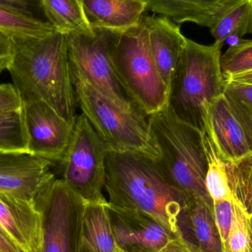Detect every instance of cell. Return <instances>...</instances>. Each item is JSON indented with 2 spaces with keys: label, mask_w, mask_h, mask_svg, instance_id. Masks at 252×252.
<instances>
[{
  "label": "cell",
  "mask_w": 252,
  "mask_h": 252,
  "mask_svg": "<svg viewBox=\"0 0 252 252\" xmlns=\"http://www.w3.org/2000/svg\"><path fill=\"white\" fill-rule=\"evenodd\" d=\"M144 18L151 55L169 93L187 38L181 32L179 25L165 16L145 15Z\"/></svg>",
  "instance_id": "15"
},
{
  "label": "cell",
  "mask_w": 252,
  "mask_h": 252,
  "mask_svg": "<svg viewBox=\"0 0 252 252\" xmlns=\"http://www.w3.org/2000/svg\"><path fill=\"white\" fill-rule=\"evenodd\" d=\"M22 99L13 84H0V112L20 109Z\"/></svg>",
  "instance_id": "30"
},
{
  "label": "cell",
  "mask_w": 252,
  "mask_h": 252,
  "mask_svg": "<svg viewBox=\"0 0 252 252\" xmlns=\"http://www.w3.org/2000/svg\"><path fill=\"white\" fill-rule=\"evenodd\" d=\"M93 31L92 34L66 35L69 64L117 106L145 116L126 92L112 61L111 48L120 32L101 28Z\"/></svg>",
  "instance_id": "8"
},
{
  "label": "cell",
  "mask_w": 252,
  "mask_h": 252,
  "mask_svg": "<svg viewBox=\"0 0 252 252\" xmlns=\"http://www.w3.org/2000/svg\"><path fill=\"white\" fill-rule=\"evenodd\" d=\"M0 252H22L1 227H0Z\"/></svg>",
  "instance_id": "33"
},
{
  "label": "cell",
  "mask_w": 252,
  "mask_h": 252,
  "mask_svg": "<svg viewBox=\"0 0 252 252\" xmlns=\"http://www.w3.org/2000/svg\"><path fill=\"white\" fill-rule=\"evenodd\" d=\"M225 81H233V82L241 83V84H252V71L240 74L230 77Z\"/></svg>",
  "instance_id": "34"
},
{
  "label": "cell",
  "mask_w": 252,
  "mask_h": 252,
  "mask_svg": "<svg viewBox=\"0 0 252 252\" xmlns=\"http://www.w3.org/2000/svg\"><path fill=\"white\" fill-rule=\"evenodd\" d=\"M80 1H82V0H80Z\"/></svg>",
  "instance_id": "36"
},
{
  "label": "cell",
  "mask_w": 252,
  "mask_h": 252,
  "mask_svg": "<svg viewBox=\"0 0 252 252\" xmlns=\"http://www.w3.org/2000/svg\"><path fill=\"white\" fill-rule=\"evenodd\" d=\"M233 203V225L226 242L223 244V252H248L250 215L247 214L241 204L234 197Z\"/></svg>",
  "instance_id": "27"
},
{
  "label": "cell",
  "mask_w": 252,
  "mask_h": 252,
  "mask_svg": "<svg viewBox=\"0 0 252 252\" xmlns=\"http://www.w3.org/2000/svg\"><path fill=\"white\" fill-rule=\"evenodd\" d=\"M207 28L215 42L252 33V0H225L214 12Z\"/></svg>",
  "instance_id": "17"
},
{
  "label": "cell",
  "mask_w": 252,
  "mask_h": 252,
  "mask_svg": "<svg viewBox=\"0 0 252 252\" xmlns=\"http://www.w3.org/2000/svg\"><path fill=\"white\" fill-rule=\"evenodd\" d=\"M144 16L137 26L118 34L111 55L123 86L146 117L167 106L168 89L151 55Z\"/></svg>",
  "instance_id": "6"
},
{
  "label": "cell",
  "mask_w": 252,
  "mask_h": 252,
  "mask_svg": "<svg viewBox=\"0 0 252 252\" xmlns=\"http://www.w3.org/2000/svg\"><path fill=\"white\" fill-rule=\"evenodd\" d=\"M223 95L252 148V84L225 81Z\"/></svg>",
  "instance_id": "25"
},
{
  "label": "cell",
  "mask_w": 252,
  "mask_h": 252,
  "mask_svg": "<svg viewBox=\"0 0 252 252\" xmlns=\"http://www.w3.org/2000/svg\"><path fill=\"white\" fill-rule=\"evenodd\" d=\"M11 151L28 152L22 107L0 112V152Z\"/></svg>",
  "instance_id": "22"
},
{
  "label": "cell",
  "mask_w": 252,
  "mask_h": 252,
  "mask_svg": "<svg viewBox=\"0 0 252 252\" xmlns=\"http://www.w3.org/2000/svg\"><path fill=\"white\" fill-rule=\"evenodd\" d=\"M146 10L165 16L175 23L192 22L208 27L214 12L225 0H142Z\"/></svg>",
  "instance_id": "18"
},
{
  "label": "cell",
  "mask_w": 252,
  "mask_h": 252,
  "mask_svg": "<svg viewBox=\"0 0 252 252\" xmlns=\"http://www.w3.org/2000/svg\"><path fill=\"white\" fill-rule=\"evenodd\" d=\"M215 219L221 238L222 244L227 239L234 221L233 197L213 202Z\"/></svg>",
  "instance_id": "28"
},
{
  "label": "cell",
  "mask_w": 252,
  "mask_h": 252,
  "mask_svg": "<svg viewBox=\"0 0 252 252\" xmlns=\"http://www.w3.org/2000/svg\"><path fill=\"white\" fill-rule=\"evenodd\" d=\"M0 31L13 36L40 37L54 29L47 21L21 14L0 5Z\"/></svg>",
  "instance_id": "23"
},
{
  "label": "cell",
  "mask_w": 252,
  "mask_h": 252,
  "mask_svg": "<svg viewBox=\"0 0 252 252\" xmlns=\"http://www.w3.org/2000/svg\"><path fill=\"white\" fill-rule=\"evenodd\" d=\"M0 227L22 252L39 248L41 216L35 201L0 192Z\"/></svg>",
  "instance_id": "14"
},
{
  "label": "cell",
  "mask_w": 252,
  "mask_h": 252,
  "mask_svg": "<svg viewBox=\"0 0 252 252\" xmlns=\"http://www.w3.org/2000/svg\"></svg>",
  "instance_id": "37"
},
{
  "label": "cell",
  "mask_w": 252,
  "mask_h": 252,
  "mask_svg": "<svg viewBox=\"0 0 252 252\" xmlns=\"http://www.w3.org/2000/svg\"><path fill=\"white\" fill-rule=\"evenodd\" d=\"M92 28L123 32L140 23L146 11L142 0H82Z\"/></svg>",
  "instance_id": "16"
},
{
  "label": "cell",
  "mask_w": 252,
  "mask_h": 252,
  "mask_svg": "<svg viewBox=\"0 0 252 252\" xmlns=\"http://www.w3.org/2000/svg\"><path fill=\"white\" fill-rule=\"evenodd\" d=\"M187 213L192 236L201 252H223L213 206L199 197H192Z\"/></svg>",
  "instance_id": "20"
},
{
  "label": "cell",
  "mask_w": 252,
  "mask_h": 252,
  "mask_svg": "<svg viewBox=\"0 0 252 252\" xmlns=\"http://www.w3.org/2000/svg\"><path fill=\"white\" fill-rule=\"evenodd\" d=\"M109 151L85 115H79L69 146L58 165L59 179L87 204L107 202L103 188Z\"/></svg>",
  "instance_id": "7"
},
{
  "label": "cell",
  "mask_w": 252,
  "mask_h": 252,
  "mask_svg": "<svg viewBox=\"0 0 252 252\" xmlns=\"http://www.w3.org/2000/svg\"><path fill=\"white\" fill-rule=\"evenodd\" d=\"M41 10L57 32L64 35L94 32L80 0H41Z\"/></svg>",
  "instance_id": "21"
},
{
  "label": "cell",
  "mask_w": 252,
  "mask_h": 252,
  "mask_svg": "<svg viewBox=\"0 0 252 252\" xmlns=\"http://www.w3.org/2000/svg\"><path fill=\"white\" fill-rule=\"evenodd\" d=\"M161 252H201L199 247L196 244L182 238V237H177V238H174L170 240V242L166 245V247Z\"/></svg>",
  "instance_id": "32"
},
{
  "label": "cell",
  "mask_w": 252,
  "mask_h": 252,
  "mask_svg": "<svg viewBox=\"0 0 252 252\" xmlns=\"http://www.w3.org/2000/svg\"><path fill=\"white\" fill-rule=\"evenodd\" d=\"M148 117L159 151L154 161L160 173L189 198L199 197L213 206L205 186L208 161L202 132L179 120L167 105Z\"/></svg>",
  "instance_id": "3"
},
{
  "label": "cell",
  "mask_w": 252,
  "mask_h": 252,
  "mask_svg": "<svg viewBox=\"0 0 252 252\" xmlns=\"http://www.w3.org/2000/svg\"><path fill=\"white\" fill-rule=\"evenodd\" d=\"M225 80L252 71V40L241 39L231 45L220 57Z\"/></svg>",
  "instance_id": "26"
},
{
  "label": "cell",
  "mask_w": 252,
  "mask_h": 252,
  "mask_svg": "<svg viewBox=\"0 0 252 252\" xmlns=\"http://www.w3.org/2000/svg\"><path fill=\"white\" fill-rule=\"evenodd\" d=\"M70 69L78 106L109 151L158 159L159 151L145 117L121 109L76 69L70 66Z\"/></svg>",
  "instance_id": "5"
},
{
  "label": "cell",
  "mask_w": 252,
  "mask_h": 252,
  "mask_svg": "<svg viewBox=\"0 0 252 252\" xmlns=\"http://www.w3.org/2000/svg\"><path fill=\"white\" fill-rule=\"evenodd\" d=\"M28 152L58 164L66 153L74 127L40 100L22 101Z\"/></svg>",
  "instance_id": "10"
},
{
  "label": "cell",
  "mask_w": 252,
  "mask_h": 252,
  "mask_svg": "<svg viewBox=\"0 0 252 252\" xmlns=\"http://www.w3.org/2000/svg\"><path fill=\"white\" fill-rule=\"evenodd\" d=\"M35 202L41 216V242L35 252H81L87 203L56 178Z\"/></svg>",
  "instance_id": "9"
},
{
  "label": "cell",
  "mask_w": 252,
  "mask_h": 252,
  "mask_svg": "<svg viewBox=\"0 0 252 252\" xmlns=\"http://www.w3.org/2000/svg\"><path fill=\"white\" fill-rule=\"evenodd\" d=\"M104 188L109 204L144 212L158 220L172 236L192 242L187 213L191 198L167 182L152 158L109 151Z\"/></svg>",
  "instance_id": "1"
},
{
  "label": "cell",
  "mask_w": 252,
  "mask_h": 252,
  "mask_svg": "<svg viewBox=\"0 0 252 252\" xmlns=\"http://www.w3.org/2000/svg\"><path fill=\"white\" fill-rule=\"evenodd\" d=\"M105 204L86 205L81 252H121L115 242Z\"/></svg>",
  "instance_id": "19"
},
{
  "label": "cell",
  "mask_w": 252,
  "mask_h": 252,
  "mask_svg": "<svg viewBox=\"0 0 252 252\" xmlns=\"http://www.w3.org/2000/svg\"><path fill=\"white\" fill-rule=\"evenodd\" d=\"M222 46L204 45L187 38L169 87L167 106L179 120L202 133L209 106L224 90Z\"/></svg>",
  "instance_id": "4"
},
{
  "label": "cell",
  "mask_w": 252,
  "mask_h": 252,
  "mask_svg": "<svg viewBox=\"0 0 252 252\" xmlns=\"http://www.w3.org/2000/svg\"><path fill=\"white\" fill-rule=\"evenodd\" d=\"M204 146L208 161L205 178V186L209 195L214 201L232 198L228 183L225 162L218 155L213 142L205 133H203Z\"/></svg>",
  "instance_id": "24"
},
{
  "label": "cell",
  "mask_w": 252,
  "mask_h": 252,
  "mask_svg": "<svg viewBox=\"0 0 252 252\" xmlns=\"http://www.w3.org/2000/svg\"><path fill=\"white\" fill-rule=\"evenodd\" d=\"M249 232H250V246L248 252H252V215L250 216L249 220Z\"/></svg>",
  "instance_id": "35"
},
{
  "label": "cell",
  "mask_w": 252,
  "mask_h": 252,
  "mask_svg": "<svg viewBox=\"0 0 252 252\" xmlns=\"http://www.w3.org/2000/svg\"><path fill=\"white\" fill-rule=\"evenodd\" d=\"M53 166L28 152H0V192L35 201L56 179Z\"/></svg>",
  "instance_id": "12"
},
{
  "label": "cell",
  "mask_w": 252,
  "mask_h": 252,
  "mask_svg": "<svg viewBox=\"0 0 252 252\" xmlns=\"http://www.w3.org/2000/svg\"><path fill=\"white\" fill-rule=\"evenodd\" d=\"M14 53V36L0 31V73L10 67Z\"/></svg>",
  "instance_id": "29"
},
{
  "label": "cell",
  "mask_w": 252,
  "mask_h": 252,
  "mask_svg": "<svg viewBox=\"0 0 252 252\" xmlns=\"http://www.w3.org/2000/svg\"><path fill=\"white\" fill-rule=\"evenodd\" d=\"M204 133L209 136L218 155L224 162L236 164L252 156L248 138L223 94L209 106Z\"/></svg>",
  "instance_id": "13"
},
{
  "label": "cell",
  "mask_w": 252,
  "mask_h": 252,
  "mask_svg": "<svg viewBox=\"0 0 252 252\" xmlns=\"http://www.w3.org/2000/svg\"><path fill=\"white\" fill-rule=\"evenodd\" d=\"M0 5L21 14L36 17L34 11L41 10V0H0Z\"/></svg>",
  "instance_id": "31"
},
{
  "label": "cell",
  "mask_w": 252,
  "mask_h": 252,
  "mask_svg": "<svg viewBox=\"0 0 252 252\" xmlns=\"http://www.w3.org/2000/svg\"><path fill=\"white\" fill-rule=\"evenodd\" d=\"M121 252H160L174 238L154 217L139 210L105 204Z\"/></svg>",
  "instance_id": "11"
},
{
  "label": "cell",
  "mask_w": 252,
  "mask_h": 252,
  "mask_svg": "<svg viewBox=\"0 0 252 252\" xmlns=\"http://www.w3.org/2000/svg\"><path fill=\"white\" fill-rule=\"evenodd\" d=\"M14 41L7 71L22 101L42 100L75 126L78 103L66 35L54 30L44 36H14Z\"/></svg>",
  "instance_id": "2"
}]
</instances>
